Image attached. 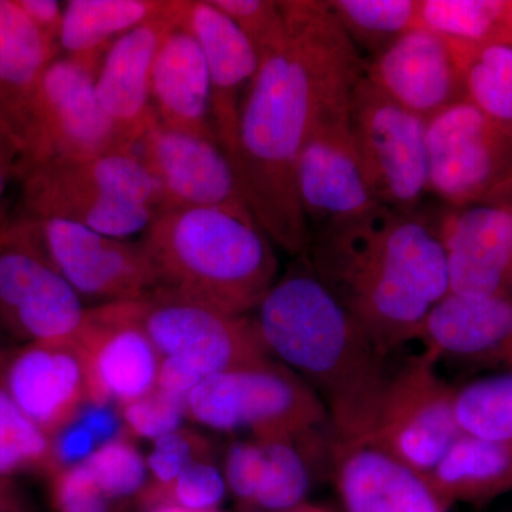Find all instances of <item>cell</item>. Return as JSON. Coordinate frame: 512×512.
Masks as SVG:
<instances>
[{
	"label": "cell",
	"instance_id": "60d3db41",
	"mask_svg": "<svg viewBox=\"0 0 512 512\" xmlns=\"http://www.w3.org/2000/svg\"><path fill=\"white\" fill-rule=\"evenodd\" d=\"M96 440L79 421L72 420L60 427L53 454L63 468L77 466L89 460L96 450Z\"/></svg>",
	"mask_w": 512,
	"mask_h": 512
},
{
	"label": "cell",
	"instance_id": "484cf974",
	"mask_svg": "<svg viewBox=\"0 0 512 512\" xmlns=\"http://www.w3.org/2000/svg\"><path fill=\"white\" fill-rule=\"evenodd\" d=\"M427 476L448 507L490 503L512 490V443L463 433Z\"/></svg>",
	"mask_w": 512,
	"mask_h": 512
},
{
	"label": "cell",
	"instance_id": "6da1fadb",
	"mask_svg": "<svg viewBox=\"0 0 512 512\" xmlns=\"http://www.w3.org/2000/svg\"><path fill=\"white\" fill-rule=\"evenodd\" d=\"M285 35L259 56L239 113L231 163L252 217L276 247L302 256L311 239L295 173L320 114L350 99L365 60L328 2L285 0Z\"/></svg>",
	"mask_w": 512,
	"mask_h": 512
},
{
	"label": "cell",
	"instance_id": "8d00e7d4",
	"mask_svg": "<svg viewBox=\"0 0 512 512\" xmlns=\"http://www.w3.org/2000/svg\"><path fill=\"white\" fill-rule=\"evenodd\" d=\"M228 488L224 474L205 460L192 463L187 470L165 490L170 503L190 512H212L224 500Z\"/></svg>",
	"mask_w": 512,
	"mask_h": 512
},
{
	"label": "cell",
	"instance_id": "bcb514c9",
	"mask_svg": "<svg viewBox=\"0 0 512 512\" xmlns=\"http://www.w3.org/2000/svg\"><path fill=\"white\" fill-rule=\"evenodd\" d=\"M483 204L501 205V207L512 210V168L510 173L501 180V183L490 192Z\"/></svg>",
	"mask_w": 512,
	"mask_h": 512
},
{
	"label": "cell",
	"instance_id": "c3c4849f",
	"mask_svg": "<svg viewBox=\"0 0 512 512\" xmlns=\"http://www.w3.org/2000/svg\"><path fill=\"white\" fill-rule=\"evenodd\" d=\"M285 512H332V511L328 510V508L322 507V505L312 504V503H308V501H305V503L296 505V507H293V508H291V510H288Z\"/></svg>",
	"mask_w": 512,
	"mask_h": 512
},
{
	"label": "cell",
	"instance_id": "7c38bea8",
	"mask_svg": "<svg viewBox=\"0 0 512 512\" xmlns=\"http://www.w3.org/2000/svg\"><path fill=\"white\" fill-rule=\"evenodd\" d=\"M26 218L47 258L83 302L93 301L96 306L134 302L153 291V269L140 242L57 218Z\"/></svg>",
	"mask_w": 512,
	"mask_h": 512
},
{
	"label": "cell",
	"instance_id": "603a6c76",
	"mask_svg": "<svg viewBox=\"0 0 512 512\" xmlns=\"http://www.w3.org/2000/svg\"><path fill=\"white\" fill-rule=\"evenodd\" d=\"M335 483L345 512H447L427 474L372 443H333Z\"/></svg>",
	"mask_w": 512,
	"mask_h": 512
},
{
	"label": "cell",
	"instance_id": "2e32d148",
	"mask_svg": "<svg viewBox=\"0 0 512 512\" xmlns=\"http://www.w3.org/2000/svg\"><path fill=\"white\" fill-rule=\"evenodd\" d=\"M37 116L43 163L136 150L101 107L96 72L72 57L57 56L46 67L40 80Z\"/></svg>",
	"mask_w": 512,
	"mask_h": 512
},
{
	"label": "cell",
	"instance_id": "e575fe53",
	"mask_svg": "<svg viewBox=\"0 0 512 512\" xmlns=\"http://www.w3.org/2000/svg\"><path fill=\"white\" fill-rule=\"evenodd\" d=\"M247 36L258 56L285 35L282 2L276 0H211Z\"/></svg>",
	"mask_w": 512,
	"mask_h": 512
},
{
	"label": "cell",
	"instance_id": "e0dca14e",
	"mask_svg": "<svg viewBox=\"0 0 512 512\" xmlns=\"http://www.w3.org/2000/svg\"><path fill=\"white\" fill-rule=\"evenodd\" d=\"M59 52L16 0H0V141L18 157L22 177L43 163L37 99L43 73Z\"/></svg>",
	"mask_w": 512,
	"mask_h": 512
},
{
	"label": "cell",
	"instance_id": "3957f363",
	"mask_svg": "<svg viewBox=\"0 0 512 512\" xmlns=\"http://www.w3.org/2000/svg\"><path fill=\"white\" fill-rule=\"evenodd\" d=\"M254 313L269 355L322 400L333 443H369L389 382L387 356L308 264L278 279Z\"/></svg>",
	"mask_w": 512,
	"mask_h": 512
},
{
	"label": "cell",
	"instance_id": "9a60e30c",
	"mask_svg": "<svg viewBox=\"0 0 512 512\" xmlns=\"http://www.w3.org/2000/svg\"><path fill=\"white\" fill-rule=\"evenodd\" d=\"M72 340L86 369L87 402L127 404L156 387L161 356L141 326L136 301L87 309Z\"/></svg>",
	"mask_w": 512,
	"mask_h": 512
},
{
	"label": "cell",
	"instance_id": "83f0119b",
	"mask_svg": "<svg viewBox=\"0 0 512 512\" xmlns=\"http://www.w3.org/2000/svg\"><path fill=\"white\" fill-rule=\"evenodd\" d=\"M357 52L370 59L417 28V0H326Z\"/></svg>",
	"mask_w": 512,
	"mask_h": 512
},
{
	"label": "cell",
	"instance_id": "74e56055",
	"mask_svg": "<svg viewBox=\"0 0 512 512\" xmlns=\"http://www.w3.org/2000/svg\"><path fill=\"white\" fill-rule=\"evenodd\" d=\"M201 439L184 431H174L154 440L153 451L147 458V468L157 483L167 490L195 461L204 458Z\"/></svg>",
	"mask_w": 512,
	"mask_h": 512
},
{
	"label": "cell",
	"instance_id": "f35d334b",
	"mask_svg": "<svg viewBox=\"0 0 512 512\" xmlns=\"http://www.w3.org/2000/svg\"><path fill=\"white\" fill-rule=\"evenodd\" d=\"M53 498L59 512H110V498L84 463L60 470L53 484Z\"/></svg>",
	"mask_w": 512,
	"mask_h": 512
},
{
	"label": "cell",
	"instance_id": "d4e9b609",
	"mask_svg": "<svg viewBox=\"0 0 512 512\" xmlns=\"http://www.w3.org/2000/svg\"><path fill=\"white\" fill-rule=\"evenodd\" d=\"M151 106L164 126L217 140L212 126L211 82L200 43L177 26L158 50Z\"/></svg>",
	"mask_w": 512,
	"mask_h": 512
},
{
	"label": "cell",
	"instance_id": "4fadbf2b",
	"mask_svg": "<svg viewBox=\"0 0 512 512\" xmlns=\"http://www.w3.org/2000/svg\"><path fill=\"white\" fill-rule=\"evenodd\" d=\"M137 151L157 185L160 211L221 208L254 218L234 165L217 140L174 130L156 120L138 141Z\"/></svg>",
	"mask_w": 512,
	"mask_h": 512
},
{
	"label": "cell",
	"instance_id": "277c9868",
	"mask_svg": "<svg viewBox=\"0 0 512 512\" xmlns=\"http://www.w3.org/2000/svg\"><path fill=\"white\" fill-rule=\"evenodd\" d=\"M138 242L153 291L229 315L254 313L278 281L274 242L254 218L221 208L158 211Z\"/></svg>",
	"mask_w": 512,
	"mask_h": 512
},
{
	"label": "cell",
	"instance_id": "d6986e66",
	"mask_svg": "<svg viewBox=\"0 0 512 512\" xmlns=\"http://www.w3.org/2000/svg\"><path fill=\"white\" fill-rule=\"evenodd\" d=\"M446 256L450 292L488 296L508 291L512 210L494 204L447 207L429 217Z\"/></svg>",
	"mask_w": 512,
	"mask_h": 512
},
{
	"label": "cell",
	"instance_id": "ab89813d",
	"mask_svg": "<svg viewBox=\"0 0 512 512\" xmlns=\"http://www.w3.org/2000/svg\"><path fill=\"white\" fill-rule=\"evenodd\" d=\"M264 467L261 441H235L225 454L224 480L228 491L244 505L251 507Z\"/></svg>",
	"mask_w": 512,
	"mask_h": 512
},
{
	"label": "cell",
	"instance_id": "5bb4252c",
	"mask_svg": "<svg viewBox=\"0 0 512 512\" xmlns=\"http://www.w3.org/2000/svg\"><path fill=\"white\" fill-rule=\"evenodd\" d=\"M349 103L350 99L323 111L299 153L296 191L311 231L379 205L357 156Z\"/></svg>",
	"mask_w": 512,
	"mask_h": 512
},
{
	"label": "cell",
	"instance_id": "1f68e13d",
	"mask_svg": "<svg viewBox=\"0 0 512 512\" xmlns=\"http://www.w3.org/2000/svg\"><path fill=\"white\" fill-rule=\"evenodd\" d=\"M454 410L464 434L512 443V373L485 377L457 389Z\"/></svg>",
	"mask_w": 512,
	"mask_h": 512
},
{
	"label": "cell",
	"instance_id": "f1b7e54d",
	"mask_svg": "<svg viewBox=\"0 0 512 512\" xmlns=\"http://www.w3.org/2000/svg\"><path fill=\"white\" fill-rule=\"evenodd\" d=\"M451 43L460 60L466 100L512 127V47Z\"/></svg>",
	"mask_w": 512,
	"mask_h": 512
},
{
	"label": "cell",
	"instance_id": "44dd1931",
	"mask_svg": "<svg viewBox=\"0 0 512 512\" xmlns=\"http://www.w3.org/2000/svg\"><path fill=\"white\" fill-rule=\"evenodd\" d=\"M177 3L170 0L161 15L120 36L104 53L96 73L101 107L121 137L136 148L157 120L151 106V77L158 50L178 26Z\"/></svg>",
	"mask_w": 512,
	"mask_h": 512
},
{
	"label": "cell",
	"instance_id": "9c48e42d",
	"mask_svg": "<svg viewBox=\"0 0 512 512\" xmlns=\"http://www.w3.org/2000/svg\"><path fill=\"white\" fill-rule=\"evenodd\" d=\"M429 194L447 207L483 204L512 168V127L468 100L426 120Z\"/></svg>",
	"mask_w": 512,
	"mask_h": 512
},
{
	"label": "cell",
	"instance_id": "8992f818",
	"mask_svg": "<svg viewBox=\"0 0 512 512\" xmlns=\"http://www.w3.org/2000/svg\"><path fill=\"white\" fill-rule=\"evenodd\" d=\"M185 413L210 429L247 430L256 440L301 439L329 424L312 387L271 357L205 377L185 399Z\"/></svg>",
	"mask_w": 512,
	"mask_h": 512
},
{
	"label": "cell",
	"instance_id": "4dcf8cb0",
	"mask_svg": "<svg viewBox=\"0 0 512 512\" xmlns=\"http://www.w3.org/2000/svg\"><path fill=\"white\" fill-rule=\"evenodd\" d=\"M507 0H417V28L450 42L494 43Z\"/></svg>",
	"mask_w": 512,
	"mask_h": 512
},
{
	"label": "cell",
	"instance_id": "7bdbcfd3",
	"mask_svg": "<svg viewBox=\"0 0 512 512\" xmlns=\"http://www.w3.org/2000/svg\"><path fill=\"white\" fill-rule=\"evenodd\" d=\"M202 377L190 366L171 357H161L160 369H158L157 389L178 397L187 399L188 394L201 383Z\"/></svg>",
	"mask_w": 512,
	"mask_h": 512
},
{
	"label": "cell",
	"instance_id": "681fc988",
	"mask_svg": "<svg viewBox=\"0 0 512 512\" xmlns=\"http://www.w3.org/2000/svg\"><path fill=\"white\" fill-rule=\"evenodd\" d=\"M150 512H190L184 510V508L178 507L177 504L170 503V501H157L154 505L153 510Z\"/></svg>",
	"mask_w": 512,
	"mask_h": 512
},
{
	"label": "cell",
	"instance_id": "f5cc1de1",
	"mask_svg": "<svg viewBox=\"0 0 512 512\" xmlns=\"http://www.w3.org/2000/svg\"><path fill=\"white\" fill-rule=\"evenodd\" d=\"M212 512H215V511H212Z\"/></svg>",
	"mask_w": 512,
	"mask_h": 512
},
{
	"label": "cell",
	"instance_id": "7dc6e473",
	"mask_svg": "<svg viewBox=\"0 0 512 512\" xmlns=\"http://www.w3.org/2000/svg\"><path fill=\"white\" fill-rule=\"evenodd\" d=\"M494 43L512 47V0H507L505 3L503 20Z\"/></svg>",
	"mask_w": 512,
	"mask_h": 512
},
{
	"label": "cell",
	"instance_id": "7402d4cb",
	"mask_svg": "<svg viewBox=\"0 0 512 512\" xmlns=\"http://www.w3.org/2000/svg\"><path fill=\"white\" fill-rule=\"evenodd\" d=\"M417 339L437 362L512 369V291L488 296L448 292L424 319Z\"/></svg>",
	"mask_w": 512,
	"mask_h": 512
},
{
	"label": "cell",
	"instance_id": "816d5d0a",
	"mask_svg": "<svg viewBox=\"0 0 512 512\" xmlns=\"http://www.w3.org/2000/svg\"><path fill=\"white\" fill-rule=\"evenodd\" d=\"M508 289H510V291H512V275H511L510 286H508Z\"/></svg>",
	"mask_w": 512,
	"mask_h": 512
},
{
	"label": "cell",
	"instance_id": "ac0fdd59",
	"mask_svg": "<svg viewBox=\"0 0 512 512\" xmlns=\"http://www.w3.org/2000/svg\"><path fill=\"white\" fill-rule=\"evenodd\" d=\"M380 92L421 119L466 100L456 47L430 30L414 28L365 63Z\"/></svg>",
	"mask_w": 512,
	"mask_h": 512
},
{
	"label": "cell",
	"instance_id": "d6a6232c",
	"mask_svg": "<svg viewBox=\"0 0 512 512\" xmlns=\"http://www.w3.org/2000/svg\"><path fill=\"white\" fill-rule=\"evenodd\" d=\"M49 451L46 431L30 420L0 386V476L39 463Z\"/></svg>",
	"mask_w": 512,
	"mask_h": 512
},
{
	"label": "cell",
	"instance_id": "4316f807",
	"mask_svg": "<svg viewBox=\"0 0 512 512\" xmlns=\"http://www.w3.org/2000/svg\"><path fill=\"white\" fill-rule=\"evenodd\" d=\"M170 0H69L64 2L59 49L97 73L109 47L168 8Z\"/></svg>",
	"mask_w": 512,
	"mask_h": 512
},
{
	"label": "cell",
	"instance_id": "f6af8a7d",
	"mask_svg": "<svg viewBox=\"0 0 512 512\" xmlns=\"http://www.w3.org/2000/svg\"><path fill=\"white\" fill-rule=\"evenodd\" d=\"M20 177H22V168H20L18 157L0 141V210L6 207L3 198H5L10 180Z\"/></svg>",
	"mask_w": 512,
	"mask_h": 512
},
{
	"label": "cell",
	"instance_id": "db71d44e",
	"mask_svg": "<svg viewBox=\"0 0 512 512\" xmlns=\"http://www.w3.org/2000/svg\"><path fill=\"white\" fill-rule=\"evenodd\" d=\"M0 512H2V511H0Z\"/></svg>",
	"mask_w": 512,
	"mask_h": 512
},
{
	"label": "cell",
	"instance_id": "ffe728a7",
	"mask_svg": "<svg viewBox=\"0 0 512 512\" xmlns=\"http://www.w3.org/2000/svg\"><path fill=\"white\" fill-rule=\"evenodd\" d=\"M178 26L200 43L211 82L215 137L229 160L237 146L239 113L259 56L247 36L211 0H178Z\"/></svg>",
	"mask_w": 512,
	"mask_h": 512
},
{
	"label": "cell",
	"instance_id": "d590c367",
	"mask_svg": "<svg viewBox=\"0 0 512 512\" xmlns=\"http://www.w3.org/2000/svg\"><path fill=\"white\" fill-rule=\"evenodd\" d=\"M185 414V400L154 387L150 393L123 404L121 417L136 436L157 440L180 430Z\"/></svg>",
	"mask_w": 512,
	"mask_h": 512
},
{
	"label": "cell",
	"instance_id": "52a82bcc",
	"mask_svg": "<svg viewBox=\"0 0 512 512\" xmlns=\"http://www.w3.org/2000/svg\"><path fill=\"white\" fill-rule=\"evenodd\" d=\"M350 130L373 198L383 207L419 211L429 194L426 120L360 77L350 96Z\"/></svg>",
	"mask_w": 512,
	"mask_h": 512
},
{
	"label": "cell",
	"instance_id": "f546056e",
	"mask_svg": "<svg viewBox=\"0 0 512 512\" xmlns=\"http://www.w3.org/2000/svg\"><path fill=\"white\" fill-rule=\"evenodd\" d=\"M301 439H265L264 467L249 511L285 512L305 503L312 485V471ZM256 440V439H255Z\"/></svg>",
	"mask_w": 512,
	"mask_h": 512
},
{
	"label": "cell",
	"instance_id": "8fae6325",
	"mask_svg": "<svg viewBox=\"0 0 512 512\" xmlns=\"http://www.w3.org/2000/svg\"><path fill=\"white\" fill-rule=\"evenodd\" d=\"M141 326L161 357L205 379L269 359L254 319L153 291L136 301Z\"/></svg>",
	"mask_w": 512,
	"mask_h": 512
},
{
	"label": "cell",
	"instance_id": "5b68a950",
	"mask_svg": "<svg viewBox=\"0 0 512 512\" xmlns=\"http://www.w3.org/2000/svg\"><path fill=\"white\" fill-rule=\"evenodd\" d=\"M20 180V214L74 222L109 237L143 235L160 211L157 185L137 148L46 161Z\"/></svg>",
	"mask_w": 512,
	"mask_h": 512
},
{
	"label": "cell",
	"instance_id": "7a4b0ae2",
	"mask_svg": "<svg viewBox=\"0 0 512 512\" xmlns=\"http://www.w3.org/2000/svg\"><path fill=\"white\" fill-rule=\"evenodd\" d=\"M306 264L384 355L419 338L450 292L446 256L421 212L376 205L311 231Z\"/></svg>",
	"mask_w": 512,
	"mask_h": 512
},
{
	"label": "cell",
	"instance_id": "ee69618b",
	"mask_svg": "<svg viewBox=\"0 0 512 512\" xmlns=\"http://www.w3.org/2000/svg\"><path fill=\"white\" fill-rule=\"evenodd\" d=\"M22 12L28 16L35 28L47 39L59 46L62 29L64 2L57 0H16Z\"/></svg>",
	"mask_w": 512,
	"mask_h": 512
},
{
	"label": "cell",
	"instance_id": "b9f144b4",
	"mask_svg": "<svg viewBox=\"0 0 512 512\" xmlns=\"http://www.w3.org/2000/svg\"><path fill=\"white\" fill-rule=\"evenodd\" d=\"M73 420L86 427L100 446L119 437L120 419L110 403L84 402Z\"/></svg>",
	"mask_w": 512,
	"mask_h": 512
},
{
	"label": "cell",
	"instance_id": "30bf717a",
	"mask_svg": "<svg viewBox=\"0 0 512 512\" xmlns=\"http://www.w3.org/2000/svg\"><path fill=\"white\" fill-rule=\"evenodd\" d=\"M454 400L437 360L427 352L414 357L390 375L369 443L429 474L463 434Z\"/></svg>",
	"mask_w": 512,
	"mask_h": 512
},
{
	"label": "cell",
	"instance_id": "ba28073f",
	"mask_svg": "<svg viewBox=\"0 0 512 512\" xmlns=\"http://www.w3.org/2000/svg\"><path fill=\"white\" fill-rule=\"evenodd\" d=\"M87 308L47 258L35 227L16 215L0 227V322L30 343L73 338Z\"/></svg>",
	"mask_w": 512,
	"mask_h": 512
},
{
	"label": "cell",
	"instance_id": "836d02e7",
	"mask_svg": "<svg viewBox=\"0 0 512 512\" xmlns=\"http://www.w3.org/2000/svg\"><path fill=\"white\" fill-rule=\"evenodd\" d=\"M84 464L110 500L130 497L146 484L147 461L123 437L101 444Z\"/></svg>",
	"mask_w": 512,
	"mask_h": 512
},
{
	"label": "cell",
	"instance_id": "f907efd6",
	"mask_svg": "<svg viewBox=\"0 0 512 512\" xmlns=\"http://www.w3.org/2000/svg\"><path fill=\"white\" fill-rule=\"evenodd\" d=\"M8 208L3 207L2 210H0V227H2L3 222L8 220Z\"/></svg>",
	"mask_w": 512,
	"mask_h": 512
},
{
	"label": "cell",
	"instance_id": "cb8c5ba5",
	"mask_svg": "<svg viewBox=\"0 0 512 512\" xmlns=\"http://www.w3.org/2000/svg\"><path fill=\"white\" fill-rule=\"evenodd\" d=\"M3 387L45 431L59 430L87 402L86 369L72 338L20 350L9 362Z\"/></svg>",
	"mask_w": 512,
	"mask_h": 512
}]
</instances>
